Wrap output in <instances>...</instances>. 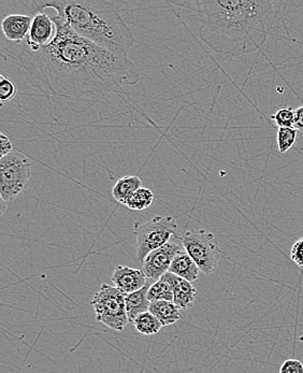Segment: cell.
I'll return each mask as SVG.
<instances>
[{
    "label": "cell",
    "instance_id": "cell-26",
    "mask_svg": "<svg viewBox=\"0 0 303 373\" xmlns=\"http://www.w3.org/2000/svg\"><path fill=\"white\" fill-rule=\"evenodd\" d=\"M295 129L303 132V106H299L295 110Z\"/></svg>",
    "mask_w": 303,
    "mask_h": 373
},
{
    "label": "cell",
    "instance_id": "cell-17",
    "mask_svg": "<svg viewBox=\"0 0 303 373\" xmlns=\"http://www.w3.org/2000/svg\"><path fill=\"white\" fill-rule=\"evenodd\" d=\"M133 324L136 331L145 335H156L164 327L159 319L149 311L139 315Z\"/></svg>",
    "mask_w": 303,
    "mask_h": 373
},
{
    "label": "cell",
    "instance_id": "cell-15",
    "mask_svg": "<svg viewBox=\"0 0 303 373\" xmlns=\"http://www.w3.org/2000/svg\"><path fill=\"white\" fill-rule=\"evenodd\" d=\"M149 312L159 319L164 327L170 326L182 319V312L180 308L172 301L151 303Z\"/></svg>",
    "mask_w": 303,
    "mask_h": 373
},
{
    "label": "cell",
    "instance_id": "cell-25",
    "mask_svg": "<svg viewBox=\"0 0 303 373\" xmlns=\"http://www.w3.org/2000/svg\"><path fill=\"white\" fill-rule=\"evenodd\" d=\"M15 145L5 132H0V159L13 153Z\"/></svg>",
    "mask_w": 303,
    "mask_h": 373
},
{
    "label": "cell",
    "instance_id": "cell-9",
    "mask_svg": "<svg viewBox=\"0 0 303 373\" xmlns=\"http://www.w3.org/2000/svg\"><path fill=\"white\" fill-rule=\"evenodd\" d=\"M56 35V26L52 17L44 11L33 15V23L24 45L31 51H39L41 47H48Z\"/></svg>",
    "mask_w": 303,
    "mask_h": 373
},
{
    "label": "cell",
    "instance_id": "cell-22",
    "mask_svg": "<svg viewBox=\"0 0 303 373\" xmlns=\"http://www.w3.org/2000/svg\"><path fill=\"white\" fill-rule=\"evenodd\" d=\"M17 95V86L11 79L6 77L5 74H0V102L1 106L6 102H10L15 98Z\"/></svg>",
    "mask_w": 303,
    "mask_h": 373
},
{
    "label": "cell",
    "instance_id": "cell-23",
    "mask_svg": "<svg viewBox=\"0 0 303 373\" xmlns=\"http://www.w3.org/2000/svg\"><path fill=\"white\" fill-rule=\"evenodd\" d=\"M290 258L300 269H303V237L291 246Z\"/></svg>",
    "mask_w": 303,
    "mask_h": 373
},
{
    "label": "cell",
    "instance_id": "cell-4",
    "mask_svg": "<svg viewBox=\"0 0 303 373\" xmlns=\"http://www.w3.org/2000/svg\"><path fill=\"white\" fill-rule=\"evenodd\" d=\"M31 161L19 152L0 159V200L9 203L28 189Z\"/></svg>",
    "mask_w": 303,
    "mask_h": 373
},
{
    "label": "cell",
    "instance_id": "cell-24",
    "mask_svg": "<svg viewBox=\"0 0 303 373\" xmlns=\"http://www.w3.org/2000/svg\"><path fill=\"white\" fill-rule=\"evenodd\" d=\"M279 373H303V364L299 359H287L279 368Z\"/></svg>",
    "mask_w": 303,
    "mask_h": 373
},
{
    "label": "cell",
    "instance_id": "cell-5",
    "mask_svg": "<svg viewBox=\"0 0 303 373\" xmlns=\"http://www.w3.org/2000/svg\"><path fill=\"white\" fill-rule=\"evenodd\" d=\"M179 226L173 216H155L143 223H136L133 232L137 237V260L141 264L149 253L164 246L177 236Z\"/></svg>",
    "mask_w": 303,
    "mask_h": 373
},
{
    "label": "cell",
    "instance_id": "cell-1",
    "mask_svg": "<svg viewBox=\"0 0 303 373\" xmlns=\"http://www.w3.org/2000/svg\"><path fill=\"white\" fill-rule=\"evenodd\" d=\"M52 19L56 35L48 47L35 52L23 43L1 52L43 97L85 102L88 108L140 82L133 62L82 38L58 15Z\"/></svg>",
    "mask_w": 303,
    "mask_h": 373
},
{
    "label": "cell",
    "instance_id": "cell-14",
    "mask_svg": "<svg viewBox=\"0 0 303 373\" xmlns=\"http://www.w3.org/2000/svg\"><path fill=\"white\" fill-rule=\"evenodd\" d=\"M149 286L151 285L147 284L142 289L126 295V312H127L128 321H129V323H133L135 319H137L139 315L149 311L151 301H149V298H147Z\"/></svg>",
    "mask_w": 303,
    "mask_h": 373
},
{
    "label": "cell",
    "instance_id": "cell-10",
    "mask_svg": "<svg viewBox=\"0 0 303 373\" xmlns=\"http://www.w3.org/2000/svg\"><path fill=\"white\" fill-rule=\"evenodd\" d=\"M112 282L115 287L127 295L142 289L147 284V278L143 270L117 264L112 274Z\"/></svg>",
    "mask_w": 303,
    "mask_h": 373
},
{
    "label": "cell",
    "instance_id": "cell-12",
    "mask_svg": "<svg viewBox=\"0 0 303 373\" xmlns=\"http://www.w3.org/2000/svg\"><path fill=\"white\" fill-rule=\"evenodd\" d=\"M161 279L168 282L172 286L173 303H176L181 310H188L194 305L197 289L190 282L171 272H167Z\"/></svg>",
    "mask_w": 303,
    "mask_h": 373
},
{
    "label": "cell",
    "instance_id": "cell-7",
    "mask_svg": "<svg viewBox=\"0 0 303 373\" xmlns=\"http://www.w3.org/2000/svg\"><path fill=\"white\" fill-rule=\"evenodd\" d=\"M180 240L200 271L208 276L218 270L222 251L213 232L206 230H188Z\"/></svg>",
    "mask_w": 303,
    "mask_h": 373
},
{
    "label": "cell",
    "instance_id": "cell-8",
    "mask_svg": "<svg viewBox=\"0 0 303 373\" xmlns=\"http://www.w3.org/2000/svg\"><path fill=\"white\" fill-rule=\"evenodd\" d=\"M184 250L182 244L169 241L164 246L149 253L142 264V270L147 279L158 281L164 274L169 272L173 260L181 251Z\"/></svg>",
    "mask_w": 303,
    "mask_h": 373
},
{
    "label": "cell",
    "instance_id": "cell-18",
    "mask_svg": "<svg viewBox=\"0 0 303 373\" xmlns=\"http://www.w3.org/2000/svg\"><path fill=\"white\" fill-rule=\"evenodd\" d=\"M154 200L155 195L152 189L142 186L138 189L131 198L128 199L125 207L129 210L142 211L151 207Z\"/></svg>",
    "mask_w": 303,
    "mask_h": 373
},
{
    "label": "cell",
    "instance_id": "cell-13",
    "mask_svg": "<svg viewBox=\"0 0 303 373\" xmlns=\"http://www.w3.org/2000/svg\"><path fill=\"white\" fill-rule=\"evenodd\" d=\"M199 271L200 269L197 266L196 262L185 250L181 251L178 255L174 257L172 264H171L170 269H169V272L171 273L176 274L190 283L198 280Z\"/></svg>",
    "mask_w": 303,
    "mask_h": 373
},
{
    "label": "cell",
    "instance_id": "cell-6",
    "mask_svg": "<svg viewBox=\"0 0 303 373\" xmlns=\"http://www.w3.org/2000/svg\"><path fill=\"white\" fill-rule=\"evenodd\" d=\"M125 297L126 294L115 286L102 284L92 300L96 319L113 331H123L129 323Z\"/></svg>",
    "mask_w": 303,
    "mask_h": 373
},
{
    "label": "cell",
    "instance_id": "cell-21",
    "mask_svg": "<svg viewBox=\"0 0 303 373\" xmlns=\"http://www.w3.org/2000/svg\"><path fill=\"white\" fill-rule=\"evenodd\" d=\"M271 118L279 128L294 127L295 110L291 106H284L271 116Z\"/></svg>",
    "mask_w": 303,
    "mask_h": 373
},
{
    "label": "cell",
    "instance_id": "cell-16",
    "mask_svg": "<svg viewBox=\"0 0 303 373\" xmlns=\"http://www.w3.org/2000/svg\"><path fill=\"white\" fill-rule=\"evenodd\" d=\"M142 187V181L138 175H125L112 189L114 200L125 206L128 199L131 198L138 189Z\"/></svg>",
    "mask_w": 303,
    "mask_h": 373
},
{
    "label": "cell",
    "instance_id": "cell-3",
    "mask_svg": "<svg viewBox=\"0 0 303 373\" xmlns=\"http://www.w3.org/2000/svg\"><path fill=\"white\" fill-rule=\"evenodd\" d=\"M31 6L36 12L54 10L82 38L129 61L135 35L115 3L102 0H37Z\"/></svg>",
    "mask_w": 303,
    "mask_h": 373
},
{
    "label": "cell",
    "instance_id": "cell-20",
    "mask_svg": "<svg viewBox=\"0 0 303 373\" xmlns=\"http://www.w3.org/2000/svg\"><path fill=\"white\" fill-rule=\"evenodd\" d=\"M298 140V130L294 127L277 128V144L279 153L284 154L295 147Z\"/></svg>",
    "mask_w": 303,
    "mask_h": 373
},
{
    "label": "cell",
    "instance_id": "cell-11",
    "mask_svg": "<svg viewBox=\"0 0 303 373\" xmlns=\"http://www.w3.org/2000/svg\"><path fill=\"white\" fill-rule=\"evenodd\" d=\"M33 23V15H9L1 21L3 35L10 42L22 45L26 39Z\"/></svg>",
    "mask_w": 303,
    "mask_h": 373
},
{
    "label": "cell",
    "instance_id": "cell-19",
    "mask_svg": "<svg viewBox=\"0 0 303 373\" xmlns=\"http://www.w3.org/2000/svg\"><path fill=\"white\" fill-rule=\"evenodd\" d=\"M147 298L151 303H155V301H172L173 303L172 286L165 280H158L149 286Z\"/></svg>",
    "mask_w": 303,
    "mask_h": 373
},
{
    "label": "cell",
    "instance_id": "cell-2",
    "mask_svg": "<svg viewBox=\"0 0 303 373\" xmlns=\"http://www.w3.org/2000/svg\"><path fill=\"white\" fill-rule=\"evenodd\" d=\"M172 5L195 12L199 38L218 54L241 55L259 47L277 17L279 3L256 0L188 1Z\"/></svg>",
    "mask_w": 303,
    "mask_h": 373
}]
</instances>
